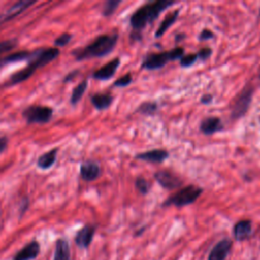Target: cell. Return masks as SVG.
I'll return each instance as SVG.
<instances>
[{
    "instance_id": "2e32d148",
    "label": "cell",
    "mask_w": 260,
    "mask_h": 260,
    "mask_svg": "<svg viewBox=\"0 0 260 260\" xmlns=\"http://www.w3.org/2000/svg\"><path fill=\"white\" fill-rule=\"evenodd\" d=\"M199 130L204 135H212L223 130V124L218 117L210 116L204 118L199 125Z\"/></svg>"
},
{
    "instance_id": "ac0fdd59",
    "label": "cell",
    "mask_w": 260,
    "mask_h": 260,
    "mask_svg": "<svg viewBox=\"0 0 260 260\" xmlns=\"http://www.w3.org/2000/svg\"><path fill=\"white\" fill-rule=\"evenodd\" d=\"M89 100L91 105L98 111H103L108 109L112 105L114 96L109 92H94L90 95Z\"/></svg>"
},
{
    "instance_id": "cb8c5ba5",
    "label": "cell",
    "mask_w": 260,
    "mask_h": 260,
    "mask_svg": "<svg viewBox=\"0 0 260 260\" xmlns=\"http://www.w3.org/2000/svg\"><path fill=\"white\" fill-rule=\"evenodd\" d=\"M87 85H88L87 79H83L75 87H73L71 94H70V100H69V102L72 106H75L79 103V101L81 100L82 95L84 94V92L87 88Z\"/></svg>"
},
{
    "instance_id": "ba28073f",
    "label": "cell",
    "mask_w": 260,
    "mask_h": 260,
    "mask_svg": "<svg viewBox=\"0 0 260 260\" xmlns=\"http://www.w3.org/2000/svg\"><path fill=\"white\" fill-rule=\"evenodd\" d=\"M156 183L166 190H175L183 186V180L169 170H158L153 174Z\"/></svg>"
},
{
    "instance_id": "7a4b0ae2",
    "label": "cell",
    "mask_w": 260,
    "mask_h": 260,
    "mask_svg": "<svg viewBox=\"0 0 260 260\" xmlns=\"http://www.w3.org/2000/svg\"><path fill=\"white\" fill-rule=\"evenodd\" d=\"M118 39L119 34L117 31L99 35L86 46L74 49L71 52V55L76 61L105 57L113 52L117 45Z\"/></svg>"
},
{
    "instance_id": "8d00e7d4",
    "label": "cell",
    "mask_w": 260,
    "mask_h": 260,
    "mask_svg": "<svg viewBox=\"0 0 260 260\" xmlns=\"http://www.w3.org/2000/svg\"><path fill=\"white\" fill-rule=\"evenodd\" d=\"M184 39H186V35L184 32H178L175 35V42L176 43H181L182 41H184Z\"/></svg>"
},
{
    "instance_id": "f546056e",
    "label": "cell",
    "mask_w": 260,
    "mask_h": 260,
    "mask_svg": "<svg viewBox=\"0 0 260 260\" xmlns=\"http://www.w3.org/2000/svg\"><path fill=\"white\" fill-rule=\"evenodd\" d=\"M16 46H17V40L16 39L3 40L0 44V54L3 55L4 53L14 49Z\"/></svg>"
},
{
    "instance_id": "30bf717a",
    "label": "cell",
    "mask_w": 260,
    "mask_h": 260,
    "mask_svg": "<svg viewBox=\"0 0 260 260\" xmlns=\"http://www.w3.org/2000/svg\"><path fill=\"white\" fill-rule=\"evenodd\" d=\"M96 225L93 223H86L77 231L74 236V243L81 249H87L94 237Z\"/></svg>"
},
{
    "instance_id": "83f0119b",
    "label": "cell",
    "mask_w": 260,
    "mask_h": 260,
    "mask_svg": "<svg viewBox=\"0 0 260 260\" xmlns=\"http://www.w3.org/2000/svg\"><path fill=\"white\" fill-rule=\"evenodd\" d=\"M72 37H73V36H72L70 32L64 31V32H62L58 38L55 39V41H54V46H55L56 48H61V47H64V46H66V45H68V44L70 43Z\"/></svg>"
},
{
    "instance_id": "4dcf8cb0",
    "label": "cell",
    "mask_w": 260,
    "mask_h": 260,
    "mask_svg": "<svg viewBox=\"0 0 260 260\" xmlns=\"http://www.w3.org/2000/svg\"><path fill=\"white\" fill-rule=\"evenodd\" d=\"M29 206V199L27 196H23L20 200V203H19V208H18V217L21 218L24 213L26 212L27 208Z\"/></svg>"
},
{
    "instance_id": "44dd1931",
    "label": "cell",
    "mask_w": 260,
    "mask_h": 260,
    "mask_svg": "<svg viewBox=\"0 0 260 260\" xmlns=\"http://www.w3.org/2000/svg\"><path fill=\"white\" fill-rule=\"evenodd\" d=\"M58 150H59L58 147H54L44 152L43 154H41L37 159V167L43 171L51 169L56 161Z\"/></svg>"
},
{
    "instance_id": "d4e9b609",
    "label": "cell",
    "mask_w": 260,
    "mask_h": 260,
    "mask_svg": "<svg viewBox=\"0 0 260 260\" xmlns=\"http://www.w3.org/2000/svg\"><path fill=\"white\" fill-rule=\"evenodd\" d=\"M121 2H122L121 0H107L104 3L103 9H102V15L104 17L112 16L117 10L118 6L121 4Z\"/></svg>"
},
{
    "instance_id": "603a6c76",
    "label": "cell",
    "mask_w": 260,
    "mask_h": 260,
    "mask_svg": "<svg viewBox=\"0 0 260 260\" xmlns=\"http://www.w3.org/2000/svg\"><path fill=\"white\" fill-rule=\"evenodd\" d=\"M158 111V105L155 101H144L136 108L135 112L144 116H154Z\"/></svg>"
},
{
    "instance_id": "5bb4252c",
    "label": "cell",
    "mask_w": 260,
    "mask_h": 260,
    "mask_svg": "<svg viewBox=\"0 0 260 260\" xmlns=\"http://www.w3.org/2000/svg\"><path fill=\"white\" fill-rule=\"evenodd\" d=\"M36 1H31V0H20L15 2L1 14V19H0L1 23H5L15 18L17 15L22 13L24 10H26L29 6L34 5Z\"/></svg>"
},
{
    "instance_id": "d6a6232c",
    "label": "cell",
    "mask_w": 260,
    "mask_h": 260,
    "mask_svg": "<svg viewBox=\"0 0 260 260\" xmlns=\"http://www.w3.org/2000/svg\"><path fill=\"white\" fill-rule=\"evenodd\" d=\"M212 54V50L208 47H204V48H201L198 52H197V55H198V59L200 60H207Z\"/></svg>"
},
{
    "instance_id": "5b68a950",
    "label": "cell",
    "mask_w": 260,
    "mask_h": 260,
    "mask_svg": "<svg viewBox=\"0 0 260 260\" xmlns=\"http://www.w3.org/2000/svg\"><path fill=\"white\" fill-rule=\"evenodd\" d=\"M203 189L201 187L195 186V185H187L181 189H179L178 192L175 194L169 196L162 203V207L168 206H176V207H183L186 205H190L194 203L202 194Z\"/></svg>"
},
{
    "instance_id": "9c48e42d",
    "label": "cell",
    "mask_w": 260,
    "mask_h": 260,
    "mask_svg": "<svg viewBox=\"0 0 260 260\" xmlns=\"http://www.w3.org/2000/svg\"><path fill=\"white\" fill-rule=\"evenodd\" d=\"M102 175V168L99 161L87 159L81 162L79 167V176L85 182H92Z\"/></svg>"
},
{
    "instance_id": "7c38bea8",
    "label": "cell",
    "mask_w": 260,
    "mask_h": 260,
    "mask_svg": "<svg viewBox=\"0 0 260 260\" xmlns=\"http://www.w3.org/2000/svg\"><path fill=\"white\" fill-rule=\"evenodd\" d=\"M169 151L164 148H154L142 152H138L134 155L135 159L143 160L149 164H161L169 158Z\"/></svg>"
},
{
    "instance_id": "8fae6325",
    "label": "cell",
    "mask_w": 260,
    "mask_h": 260,
    "mask_svg": "<svg viewBox=\"0 0 260 260\" xmlns=\"http://www.w3.org/2000/svg\"><path fill=\"white\" fill-rule=\"evenodd\" d=\"M120 63H121V60L119 57H116V58L110 60L109 62L104 64L102 67H100L92 73V75H91L92 78L100 80V81H105V80L111 79L114 76V74L116 73V71L118 70Z\"/></svg>"
},
{
    "instance_id": "7402d4cb",
    "label": "cell",
    "mask_w": 260,
    "mask_h": 260,
    "mask_svg": "<svg viewBox=\"0 0 260 260\" xmlns=\"http://www.w3.org/2000/svg\"><path fill=\"white\" fill-rule=\"evenodd\" d=\"M53 260H70V246L66 239H57Z\"/></svg>"
},
{
    "instance_id": "d6986e66",
    "label": "cell",
    "mask_w": 260,
    "mask_h": 260,
    "mask_svg": "<svg viewBox=\"0 0 260 260\" xmlns=\"http://www.w3.org/2000/svg\"><path fill=\"white\" fill-rule=\"evenodd\" d=\"M34 51H28V50H21V51H16L11 54H8L6 56H3L0 61L1 67H4L5 65L11 64V63H16L20 61H29L32 57Z\"/></svg>"
},
{
    "instance_id": "3957f363",
    "label": "cell",
    "mask_w": 260,
    "mask_h": 260,
    "mask_svg": "<svg viewBox=\"0 0 260 260\" xmlns=\"http://www.w3.org/2000/svg\"><path fill=\"white\" fill-rule=\"evenodd\" d=\"M176 1H148L141 6H139L130 16V25L132 31L141 32L147 25L152 24L154 20L159 16V14L167 8L176 4Z\"/></svg>"
},
{
    "instance_id": "f1b7e54d",
    "label": "cell",
    "mask_w": 260,
    "mask_h": 260,
    "mask_svg": "<svg viewBox=\"0 0 260 260\" xmlns=\"http://www.w3.org/2000/svg\"><path fill=\"white\" fill-rule=\"evenodd\" d=\"M133 80V76H132V73L128 72L126 74H124L123 76L117 78L114 83H113V86L114 87H126L128 86L129 84H131Z\"/></svg>"
},
{
    "instance_id": "74e56055",
    "label": "cell",
    "mask_w": 260,
    "mask_h": 260,
    "mask_svg": "<svg viewBox=\"0 0 260 260\" xmlns=\"http://www.w3.org/2000/svg\"><path fill=\"white\" fill-rule=\"evenodd\" d=\"M145 230V226H142L139 231H137L136 233H135V237H137V236H140L142 233H143V231Z\"/></svg>"
},
{
    "instance_id": "d590c367",
    "label": "cell",
    "mask_w": 260,
    "mask_h": 260,
    "mask_svg": "<svg viewBox=\"0 0 260 260\" xmlns=\"http://www.w3.org/2000/svg\"><path fill=\"white\" fill-rule=\"evenodd\" d=\"M213 100V96L212 94L210 93H205L203 94L201 98H200V103L203 104V105H209Z\"/></svg>"
},
{
    "instance_id": "9a60e30c",
    "label": "cell",
    "mask_w": 260,
    "mask_h": 260,
    "mask_svg": "<svg viewBox=\"0 0 260 260\" xmlns=\"http://www.w3.org/2000/svg\"><path fill=\"white\" fill-rule=\"evenodd\" d=\"M41 248L38 241L32 240L15 253L12 260H35L40 254Z\"/></svg>"
},
{
    "instance_id": "e0dca14e",
    "label": "cell",
    "mask_w": 260,
    "mask_h": 260,
    "mask_svg": "<svg viewBox=\"0 0 260 260\" xmlns=\"http://www.w3.org/2000/svg\"><path fill=\"white\" fill-rule=\"evenodd\" d=\"M233 234L235 240L239 242L248 240L252 234V221L249 219L239 220L233 228Z\"/></svg>"
},
{
    "instance_id": "ffe728a7",
    "label": "cell",
    "mask_w": 260,
    "mask_h": 260,
    "mask_svg": "<svg viewBox=\"0 0 260 260\" xmlns=\"http://www.w3.org/2000/svg\"><path fill=\"white\" fill-rule=\"evenodd\" d=\"M180 11H181L180 8H179V9H175V10L171 11L170 13H168V14L165 16V18L160 21L158 27L156 28V30H155V32H154V37H155L156 39L162 37V36L165 35V32L176 22V20H177L178 17H179Z\"/></svg>"
},
{
    "instance_id": "6da1fadb",
    "label": "cell",
    "mask_w": 260,
    "mask_h": 260,
    "mask_svg": "<svg viewBox=\"0 0 260 260\" xmlns=\"http://www.w3.org/2000/svg\"><path fill=\"white\" fill-rule=\"evenodd\" d=\"M60 55V49L56 47L49 48H37L34 50L31 59L27 62V65L12 74L2 83V87H10L21 83L28 79L38 69L51 63Z\"/></svg>"
},
{
    "instance_id": "8992f818",
    "label": "cell",
    "mask_w": 260,
    "mask_h": 260,
    "mask_svg": "<svg viewBox=\"0 0 260 260\" xmlns=\"http://www.w3.org/2000/svg\"><path fill=\"white\" fill-rule=\"evenodd\" d=\"M54 110L49 106L29 105L22 111V117L27 124H47L53 117Z\"/></svg>"
},
{
    "instance_id": "4316f807",
    "label": "cell",
    "mask_w": 260,
    "mask_h": 260,
    "mask_svg": "<svg viewBox=\"0 0 260 260\" xmlns=\"http://www.w3.org/2000/svg\"><path fill=\"white\" fill-rule=\"evenodd\" d=\"M198 59V55L197 53H189L184 55L180 60H179V64L180 67L182 68H187V67H191Z\"/></svg>"
},
{
    "instance_id": "277c9868",
    "label": "cell",
    "mask_w": 260,
    "mask_h": 260,
    "mask_svg": "<svg viewBox=\"0 0 260 260\" xmlns=\"http://www.w3.org/2000/svg\"><path fill=\"white\" fill-rule=\"evenodd\" d=\"M184 55L185 50L183 47H176L169 51L152 52L144 56L140 67L144 70H157L170 61L180 60Z\"/></svg>"
},
{
    "instance_id": "e575fe53",
    "label": "cell",
    "mask_w": 260,
    "mask_h": 260,
    "mask_svg": "<svg viewBox=\"0 0 260 260\" xmlns=\"http://www.w3.org/2000/svg\"><path fill=\"white\" fill-rule=\"evenodd\" d=\"M7 144H8V137L6 135L2 134L0 136V153L1 154L6 150Z\"/></svg>"
},
{
    "instance_id": "52a82bcc",
    "label": "cell",
    "mask_w": 260,
    "mask_h": 260,
    "mask_svg": "<svg viewBox=\"0 0 260 260\" xmlns=\"http://www.w3.org/2000/svg\"><path fill=\"white\" fill-rule=\"evenodd\" d=\"M252 94H253V87L251 86H246L239 93V95L237 96V99L235 100L232 106V112H231L232 119L237 120L246 114L252 100Z\"/></svg>"
},
{
    "instance_id": "484cf974",
    "label": "cell",
    "mask_w": 260,
    "mask_h": 260,
    "mask_svg": "<svg viewBox=\"0 0 260 260\" xmlns=\"http://www.w3.org/2000/svg\"><path fill=\"white\" fill-rule=\"evenodd\" d=\"M135 188L141 195H147L150 191V184L143 177H137L134 182Z\"/></svg>"
},
{
    "instance_id": "4fadbf2b",
    "label": "cell",
    "mask_w": 260,
    "mask_h": 260,
    "mask_svg": "<svg viewBox=\"0 0 260 260\" xmlns=\"http://www.w3.org/2000/svg\"><path fill=\"white\" fill-rule=\"evenodd\" d=\"M233 247V242L229 238L218 241L210 250L207 260H225Z\"/></svg>"
},
{
    "instance_id": "1f68e13d",
    "label": "cell",
    "mask_w": 260,
    "mask_h": 260,
    "mask_svg": "<svg viewBox=\"0 0 260 260\" xmlns=\"http://www.w3.org/2000/svg\"><path fill=\"white\" fill-rule=\"evenodd\" d=\"M214 38V34L212 30L208 29V28H203L199 35H198V40L200 42H203V41H207V40H210V39H213Z\"/></svg>"
},
{
    "instance_id": "836d02e7",
    "label": "cell",
    "mask_w": 260,
    "mask_h": 260,
    "mask_svg": "<svg viewBox=\"0 0 260 260\" xmlns=\"http://www.w3.org/2000/svg\"><path fill=\"white\" fill-rule=\"evenodd\" d=\"M78 73H79V69H74V70H71V71H69L65 76H64V78H63V82L64 83H66V82H70V81H72L77 75H78Z\"/></svg>"
},
{
    "instance_id": "f35d334b",
    "label": "cell",
    "mask_w": 260,
    "mask_h": 260,
    "mask_svg": "<svg viewBox=\"0 0 260 260\" xmlns=\"http://www.w3.org/2000/svg\"><path fill=\"white\" fill-rule=\"evenodd\" d=\"M259 77H260V75H259Z\"/></svg>"
}]
</instances>
